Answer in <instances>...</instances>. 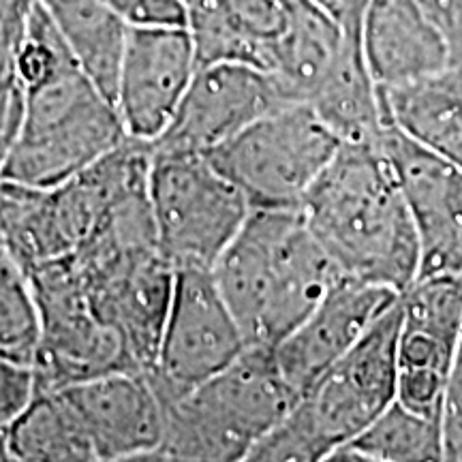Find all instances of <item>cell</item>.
<instances>
[{
  "label": "cell",
  "instance_id": "obj_1",
  "mask_svg": "<svg viewBox=\"0 0 462 462\" xmlns=\"http://www.w3.org/2000/svg\"><path fill=\"white\" fill-rule=\"evenodd\" d=\"M14 62L26 86V118L3 180L56 187L131 140L114 101L75 62L39 0Z\"/></svg>",
  "mask_w": 462,
  "mask_h": 462
},
{
  "label": "cell",
  "instance_id": "obj_2",
  "mask_svg": "<svg viewBox=\"0 0 462 462\" xmlns=\"http://www.w3.org/2000/svg\"><path fill=\"white\" fill-rule=\"evenodd\" d=\"M302 212L345 276L398 293L418 281V231L379 140L340 143Z\"/></svg>",
  "mask_w": 462,
  "mask_h": 462
},
{
  "label": "cell",
  "instance_id": "obj_3",
  "mask_svg": "<svg viewBox=\"0 0 462 462\" xmlns=\"http://www.w3.org/2000/svg\"><path fill=\"white\" fill-rule=\"evenodd\" d=\"M246 345L276 346L343 273L302 208H255L212 265Z\"/></svg>",
  "mask_w": 462,
  "mask_h": 462
},
{
  "label": "cell",
  "instance_id": "obj_4",
  "mask_svg": "<svg viewBox=\"0 0 462 462\" xmlns=\"http://www.w3.org/2000/svg\"><path fill=\"white\" fill-rule=\"evenodd\" d=\"M296 401L274 346L248 345L223 371L161 402L163 437L150 462L246 460Z\"/></svg>",
  "mask_w": 462,
  "mask_h": 462
},
{
  "label": "cell",
  "instance_id": "obj_5",
  "mask_svg": "<svg viewBox=\"0 0 462 462\" xmlns=\"http://www.w3.org/2000/svg\"><path fill=\"white\" fill-rule=\"evenodd\" d=\"M401 296L337 364L293 402L246 460L319 462L360 435L396 401Z\"/></svg>",
  "mask_w": 462,
  "mask_h": 462
},
{
  "label": "cell",
  "instance_id": "obj_6",
  "mask_svg": "<svg viewBox=\"0 0 462 462\" xmlns=\"http://www.w3.org/2000/svg\"><path fill=\"white\" fill-rule=\"evenodd\" d=\"M148 195L159 251L176 270H212L253 212L245 193L201 152L152 150Z\"/></svg>",
  "mask_w": 462,
  "mask_h": 462
},
{
  "label": "cell",
  "instance_id": "obj_7",
  "mask_svg": "<svg viewBox=\"0 0 462 462\" xmlns=\"http://www.w3.org/2000/svg\"><path fill=\"white\" fill-rule=\"evenodd\" d=\"M338 146V137L309 103H287L206 154L253 210L302 208Z\"/></svg>",
  "mask_w": 462,
  "mask_h": 462
},
{
  "label": "cell",
  "instance_id": "obj_8",
  "mask_svg": "<svg viewBox=\"0 0 462 462\" xmlns=\"http://www.w3.org/2000/svg\"><path fill=\"white\" fill-rule=\"evenodd\" d=\"M71 257L92 313L123 343L133 366L148 373L157 362L176 268L154 245H86Z\"/></svg>",
  "mask_w": 462,
  "mask_h": 462
},
{
  "label": "cell",
  "instance_id": "obj_9",
  "mask_svg": "<svg viewBox=\"0 0 462 462\" xmlns=\"http://www.w3.org/2000/svg\"><path fill=\"white\" fill-rule=\"evenodd\" d=\"M28 274L39 309L32 357L39 392L114 371H137L123 343L92 313L71 255L34 265Z\"/></svg>",
  "mask_w": 462,
  "mask_h": 462
},
{
  "label": "cell",
  "instance_id": "obj_10",
  "mask_svg": "<svg viewBox=\"0 0 462 462\" xmlns=\"http://www.w3.org/2000/svg\"><path fill=\"white\" fill-rule=\"evenodd\" d=\"M246 346L212 270L178 268L157 362L148 371L159 401L180 396L210 379Z\"/></svg>",
  "mask_w": 462,
  "mask_h": 462
},
{
  "label": "cell",
  "instance_id": "obj_11",
  "mask_svg": "<svg viewBox=\"0 0 462 462\" xmlns=\"http://www.w3.org/2000/svg\"><path fill=\"white\" fill-rule=\"evenodd\" d=\"M462 343V274L421 276L401 293L396 401L441 420Z\"/></svg>",
  "mask_w": 462,
  "mask_h": 462
},
{
  "label": "cell",
  "instance_id": "obj_12",
  "mask_svg": "<svg viewBox=\"0 0 462 462\" xmlns=\"http://www.w3.org/2000/svg\"><path fill=\"white\" fill-rule=\"evenodd\" d=\"M287 103L263 69L242 62L198 67L171 123L150 148L206 154Z\"/></svg>",
  "mask_w": 462,
  "mask_h": 462
},
{
  "label": "cell",
  "instance_id": "obj_13",
  "mask_svg": "<svg viewBox=\"0 0 462 462\" xmlns=\"http://www.w3.org/2000/svg\"><path fill=\"white\" fill-rule=\"evenodd\" d=\"M195 71L198 60L187 26H131L114 90L126 135L157 142Z\"/></svg>",
  "mask_w": 462,
  "mask_h": 462
},
{
  "label": "cell",
  "instance_id": "obj_14",
  "mask_svg": "<svg viewBox=\"0 0 462 462\" xmlns=\"http://www.w3.org/2000/svg\"><path fill=\"white\" fill-rule=\"evenodd\" d=\"M379 143L418 231V279L462 274V167L409 140L392 125H385Z\"/></svg>",
  "mask_w": 462,
  "mask_h": 462
},
{
  "label": "cell",
  "instance_id": "obj_15",
  "mask_svg": "<svg viewBox=\"0 0 462 462\" xmlns=\"http://www.w3.org/2000/svg\"><path fill=\"white\" fill-rule=\"evenodd\" d=\"M401 293L340 276L313 310L274 346L282 377L298 398L360 340Z\"/></svg>",
  "mask_w": 462,
  "mask_h": 462
},
{
  "label": "cell",
  "instance_id": "obj_16",
  "mask_svg": "<svg viewBox=\"0 0 462 462\" xmlns=\"http://www.w3.org/2000/svg\"><path fill=\"white\" fill-rule=\"evenodd\" d=\"M82 421L99 462L150 460L163 437V404L148 373L114 371L58 390Z\"/></svg>",
  "mask_w": 462,
  "mask_h": 462
},
{
  "label": "cell",
  "instance_id": "obj_17",
  "mask_svg": "<svg viewBox=\"0 0 462 462\" xmlns=\"http://www.w3.org/2000/svg\"><path fill=\"white\" fill-rule=\"evenodd\" d=\"M360 43L374 84L392 88L449 65V48L424 0H368Z\"/></svg>",
  "mask_w": 462,
  "mask_h": 462
},
{
  "label": "cell",
  "instance_id": "obj_18",
  "mask_svg": "<svg viewBox=\"0 0 462 462\" xmlns=\"http://www.w3.org/2000/svg\"><path fill=\"white\" fill-rule=\"evenodd\" d=\"M285 28L282 0H189L187 31L198 67L242 62L268 71Z\"/></svg>",
  "mask_w": 462,
  "mask_h": 462
},
{
  "label": "cell",
  "instance_id": "obj_19",
  "mask_svg": "<svg viewBox=\"0 0 462 462\" xmlns=\"http://www.w3.org/2000/svg\"><path fill=\"white\" fill-rule=\"evenodd\" d=\"M379 90L385 123L462 167V67Z\"/></svg>",
  "mask_w": 462,
  "mask_h": 462
},
{
  "label": "cell",
  "instance_id": "obj_20",
  "mask_svg": "<svg viewBox=\"0 0 462 462\" xmlns=\"http://www.w3.org/2000/svg\"><path fill=\"white\" fill-rule=\"evenodd\" d=\"M285 28L276 39L268 73L289 103H310L328 78L345 32L313 0H282Z\"/></svg>",
  "mask_w": 462,
  "mask_h": 462
},
{
  "label": "cell",
  "instance_id": "obj_21",
  "mask_svg": "<svg viewBox=\"0 0 462 462\" xmlns=\"http://www.w3.org/2000/svg\"><path fill=\"white\" fill-rule=\"evenodd\" d=\"M309 106L340 143L379 140L388 123L381 90L364 60L360 34L345 32L337 62Z\"/></svg>",
  "mask_w": 462,
  "mask_h": 462
},
{
  "label": "cell",
  "instance_id": "obj_22",
  "mask_svg": "<svg viewBox=\"0 0 462 462\" xmlns=\"http://www.w3.org/2000/svg\"><path fill=\"white\" fill-rule=\"evenodd\" d=\"M82 71L114 101L129 24L101 0H39Z\"/></svg>",
  "mask_w": 462,
  "mask_h": 462
},
{
  "label": "cell",
  "instance_id": "obj_23",
  "mask_svg": "<svg viewBox=\"0 0 462 462\" xmlns=\"http://www.w3.org/2000/svg\"><path fill=\"white\" fill-rule=\"evenodd\" d=\"M5 437L9 458L17 462H99L82 421L58 390L37 392Z\"/></svg>",
  "mask_w": 462,
  "mask_h": 462
},
{
  "label": "cell",
  "instance_id": "obj_24",
  "mask_svg": "<svg viewBox=\"0 0 462 462\" xmlns=\"http://www.w3.org/2000/svg\"><path fill=\"white\" fill-rule=\"evenodd\" d=\"M330 460L343 462H439L446 460L441 420L394 401L360 435L340 446Z\"/></svg>",
  "mask_w": 462,
  "mask_h": 462
},
{
  "label": "cell",
  "instance_id": "obj_25",
  "mask_svg": "<svg viewBox=\"0 0 462 462\" xmlns=\"http://www.w3.org/2000/svg\"><path fill=\"white\" fill-rule=\"evenodd\" d=\"M39 309L28 270L0 240V354L32 364Z\"/></svg>",
  "mask_w": 462,
  "mask_h": 462
},
{
  "label": "cell",
  "instance_id": "obj_26",
  "mask_svg": "<svg viewBox=\"0 0 462 462\" xmlns=\"http://www.w3.org/2000/svg\"><path fill=\"white\" fill-rule=\"evenodd\" d=\"M26 118V86L17 73L14 54L0 65V171L14 152Z\"/></svg>",
  "mask_w": 462,
  "mask_h": 462
},
{
  "label": "cell",
  "instance_id": "obj_27",
  "mask_svg": "<svg viewBox=\"0 0 462 462\" xmlns=\"http://www.w3.org/2000/svg\"><path fill=\"white\" fill-rule=\"evenodd\" d=\"M39 392L37 373L28 362L0 354V432H7Z\"/></svg>",
  "mask_w": 462,
  "mask_h": 462
},
{
  "label": "cell",
  "instance_id": "obj_28",
  "mask_svg": "<svg viewBox=\"0 0 462 462\" xmlns=\"http://www.w3.org/2000/svg\"><path fill=\"white\" fill-rule=\"evenodd\" d=\"M129 26H187L184 0H101Z\"/></svg>",
  "mask_w": 462,
  "mask_h": 462
},
{
  "label": "cell",
  "instance_id": "obj_29",
  "mask_svg": "<svg viewBox=\"0 0 462 462\" xmlns=\"http://www.w3.org/2000/svg\"><path fill=\"white\" fill-rule=\"evenodd\" d=\"M441 430L446 443V460L462 462V345L449 374L441 409Z\"/></svg>",
  "mask_w": 462,
  "mask_h": 462
},
{
  "label": "cell",
  "instance_id": "obj_30",
  "mask_svg": "<svg viewBox=\"0 0 462 462\" xmlns=\"http://www.w3.org/2000/svg\"><path fill=\"white\" fill-rule=\"evenodd\" d=\"M34 5L37 0H0V65L14 54L24 37Z\"/></svg>",
  "mask_w": 462,
  "mask_h": 462
},
{
  "label": "cell",
  "instance_id": "obj_31",
  "mask_svg": "<svg viewBox=\"0 0 462 462\" xmlns=\"http://www.w3.org/2000/svg\"><path fill=\"white\" fill-rule=\"evenodd\" d=\"M449 48V65L462 67V0H424Z\"/></svg>",
  "mask_w": 462,
  "mask_h": 462
},
{
  "label": "cell",
  "instance_id": "obj_32",
  "mask_svg": "<svg viewBox=\"0 0 462 462\" xmlns=\"http://www.w3.org/2000/svg\"><path fill=\"white\" fill-rule=\"evenodd\" d=\"M313 3L319 5L332 20H337L345 32L360 34L362 15L368 0H313Z\"/></svg>",
  "mask_w": 462,
  "mask_h": 462
},
{
  "label": "cell",
  "instance_id": "obj_33",
  "mask_svg": "<svg viewBox=\"0 0 462 462\" xmlns=\"http://www.w3.org/2000/svg\"><path fill=\"white\" fill-rule=\"evenodd\" d=\"M189 3V0H184V5H187Z\"/></svg>",
  "mask_w": 462,
  "mask_h": 462
},
{
  "label": "cell",
  "instance_id": "obj_34",
  "mask_svg": "<svg viewBox=\"0 0 462 462\" xmlns=\"http://www.w3.org/2000/svg\"><path fill=\"white\" fill-rule=\"evenodd\" d=\"M460 345H462V343H460Z\"/></svg>",
  "mask_w": 462,
  "mask_h": 462
}]
</instances>
